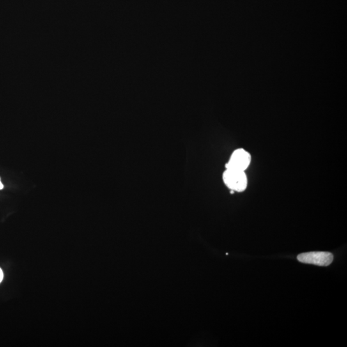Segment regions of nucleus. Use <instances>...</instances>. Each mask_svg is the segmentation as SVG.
Segmentation results:
<instances>
[{"label":"nucleus","instance_id":"3","mask_svg":"<svg viewBox=\"0 0 347 347\" xmlns=\"http://www.w3.org/2000/svg\"><path fill=\"white\" fill-rule=\"evenodd\" d=\"M252 156L244 149H236L232 154L228 162L225 167L226 169L246 171L251 164Z\"/></svg>","mask_w":347,"mask_h":347},{"label":"nucleus","instance_id":"1","mask_svg":"<svg viewBox=\"0 0 347 347\" xmlns=\"http://www.w3.org/2000/svg\"><path fill=\"white\" fill-rule=\"evenodd\" d=\"M222 180L226 187L234 192H243L248 187V177L245 171L226 169Z\"/></svg>","mask_w":347,"mask_h":347},{"label":"nucleus","instance_id":"4","mask_svg":"<svg viewBox=\"0 0 347 347\" xmlns=\"http://www.w3.org/2000/svg\"><path fill=\"white\" fill-rule=\"evenodd\" d=\"M4 279V273L3 271H2V269L0 268V283L2 282V280Z\"/></svg>","mask_w":347,"mask_h":347},{"label":"nucleus","instance_id":"5","mask_svg":"<svg viewBox=\"0 0 347 347\" xmlns=\"http://www.w3.org/2000/svg\"><path fill=\"white\" fill-rule=\"evenodd\" d=\"M4 188V185L3 183L2 182L1 178H0V190H3Z\"/></svg>","mask_w":347,"mask_h":347},{"label":"nucleus","instance_id":"2","mask_svg":"<svg viewBox=\"0 0 347 347\" xmlns=\"http://www.w3.org/2000/svg\"><path fill=\"white\" fill-rule=\"evenodd\" d=\"M298 261L304 264L318 266H328L331 264L334 256L330 252H311L298 255Z\"/></svg>","mask_w":347,"mask_h":347}]
</instances>
